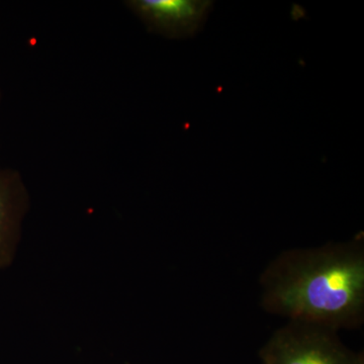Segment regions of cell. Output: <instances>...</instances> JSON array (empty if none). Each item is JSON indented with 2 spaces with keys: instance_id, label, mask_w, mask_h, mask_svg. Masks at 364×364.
<instances>
[{
  "instance_id": "1",
  "label": "cell",
  "mask_w": 364,
  "mask_h": 364,
  "mask_svg": "<svg viewBox=\"0 0 364 364\" xmlns=\"http://www.w3.org/2000/svg\"><path fill=\"white\" fill-rule=\"evenodd\" d=\"M260 306L287 321L336 330L364 322V237L287 249L259 277Z\"/></svg>"
},
{
  "instance_id": "2",
  "label": "cell",
  "mask_w": 364,
  "mask_h": 364,
  "mask_svg": "<svg viewBox=\"0 0 364 364\" xmlns=\"http://www.w3.org/2000/svg\"><path fill=\"white\" fill-rule=\"evenodd\" d=\"M258 355L262 364H364L363 352L347 347L336 330L296 321L275 330Z\"/></svg>"
},
{
  "instance_id": "3",
  "label": "cell",
  "mask_w": 364,
  "mask_h": 364,
  "mask_svg": "<svg viewBox=\"0 0 364 364\" xmlns=\"http://www.w3.org/2000/svg\"><path fill=\"white\" fill-rule=\"evenodd\" d=\"M124 6L147 30L168 39L193 37L205 25L213 1L208 0H127Z\"/></svg>"
},
{
  "instance_id": "4",
  "label": "cell",
  "mask_w": 364,
  "mask_h": 364,
  "mask_svg": "<svg viewBox=\"0 0 364 364\" xmlns=\"http://www.w3.org/2000/svg\"><path fill=\"white\" fill-rule=\"evenodd\" d=\"M28 207L30 196L20 172L0 168V269L13 262Z\"/></svg>"
},
{
  "instance_id": "5",
  "label": "cell",
  "mask_w": 364,
  "mask_h": 364,
  "mask_svg": "<svg viewBox=\"0 0 364 364\" xmlns=\"http://www.w3.org/2000/svg\"><path fill=\"white\" fill-rule=\"evenodd\" d=\"M0 102H1V91H0Z\"/></svg>"
}]
</instances>
